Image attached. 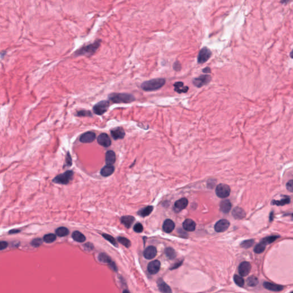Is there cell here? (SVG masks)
I'll use <instances>...</instances> for the list:
<instances>
[{"instance_id":"cell-24","label":"cell","mask_w":293,"mask_h":293,"mask_svg":"<svg viewBox=\"0 0 293 293\" xmlns=\"http://www.w3.org/2000/svg\"><path fill=\"white\" fill-rule=\"evenodd\" d=\"M157 286L160 292L162 293H172L170 287L161 279L157 282Z\"/></svg>"},{"instance_id":"cell-13","label":"cell","mask_w":293,"mask_h":293,"mask_svg":"<svg viewBox=\"0 0 293 293\" xmlns=\"http://www.w3.org/2000/svg\"><path fill=\"white\" fill-rule=\"evenodd\" d=\"M188 200L186 198H182L175 202L174 205V210L175 212L179 213L185 209L188 206Z\"/></svg>"},{"instance_id":"cell-4","label":"cell","mask_w":293,"mask_h":293,"mask_svg":"<svg viewBox=\"0 0 293 293\" xmlns=\"http://www.w3.org/2000/svg\"><path fill=\"white\" fill-rule=\"evenodd\" d=\"M73 172L72 171H67L63 174L57 175L53 179L54 183L60 184H67L72 179Z\"/></svg>"},{"instance_id":"cell-41","label":"cell","mask_w":293,"mask_h":293,"mask_svg":"<svg viewBox=\"0 0 293 293\" xmlns=\"http://www.w3.org/2000/svg\"><path fill=\"white\" fill-rule=\"evenodd\" d=\"M102 235H103V237H104L107 240L108 242H110V243L112 244L114 246H116V247H118V246L116 240H115V239H114L113 236L110 235H108V234H103Z\"/></svg>"},{"instance_id":"cell-29","label":"cell","mask_w":293,"mask_h":293,"mask_svg":"<svg viewBox=\"0 0 293 293\" xmlns=\"http://www.w3.org/2000/svg\"><path fill=\"white\" fill-rule=\"evenodd\" d=\"M290 203V198L289 196H284V198L280 200H273L271 202V205L275 206H284L286 205L289 204Z\"/></svg>"},{"instance_id":"cell-39","label":"cell","mask_w":293,"mask_h":293,"mask_svg":"<svg viewBox=\"0 0 293 293\" xmlns=\"http://www.w3.org/2000/svg\"><path fill=\"white\" fill-rule=\"evenodd\" d=\"M265 248H266V246L260 242L259 243L257 244L254 247V251L256 254H261V253H262L265 250Z\"/></svg>"},{"instance_id":"cell-48","label":"cell","mask_w":293,"mask_h":293,"mask_svg":"<svg viewBox=\"0 0 293 293\" xmlns=\"http://www.w3.org/2000/svg\"><path fill=\"white\" fill-rule=\"evenodd\" d=\"M8 244L6 242H5V241H1L0 242V249L1 250H4L5 248L8 247Z\"/></svg>"},{"instance_id":"cell-50","label":"cell","mask_w":293,"mask_h":293,"mask_svg":"<svg viewBox=\"0 0 293 293\" xmlns=\"http://www.w3.org/2000/svg\"><path fill=\"white\" fill-rule=\"evenodd\" d=\"M202 72L205 73H211V69L209 67H206L202 70Z\"/></svg>"},{"instance_id":"cell-33","label":"cell","mask_w":293,"mask_h":293,"mask_svg":"<svg viewBox=\"0 0 293 293\" xmlns=\"http://www.w3.org/2000/svg\"><path fill=\"white\" fill-rule=\"evenodd\" d=\"M165 254L168 259H175L176 256V253L174 249L171 248H167L165 250Z\"/></svg>"},{"instance_id":"cell-46","label":"cell","mask_w":293,"mask_h":293,"mask_svg":"<svg viewBox=\"0 0 293 293\" xmlns=\"http://www.w3.org/2000/svg\"><path fill=\"white\" fill-rule=\"evenodd\" d=\"M173 68L176 71H180L182 68L181 64L178 61H176L173 65Z\"/></svg>"},{"instance_id":"cell-25","label":"cell","mask_w":293,"mask_h":293,"mask_svg":"<svg viewBox=\"0 0 293 293\" xmlns=\"http://www.w3.org/2000/svg\"><path fill=\"white\" fill-rule=\"evenodd\" d=\"M135 221V218L132 216L127 215L121 218V222L127 228H130Z\"/></svg>"},{"instance_id":"cell-17","label":"cell","mask_w":293,"mask_h":293,"mask_svg":"<svg viewBox=\"0 0 293 293\" xmlns=\"http://www.w3.org/2000/svg\"><path fill=\"white\" fill-rule=\"evenodd\" d=\"M263 286L266 289L270 290L271 291H275V292L281 291L284 289L283 286H282L279 285L277 284H274L269 282H263Z\"/></svg>"},{"instance_id":"cell-40","label":"cell","mask_w":293,"mask_h":293,"mask_svg":"<svg viewBox=\"0 0 293 293\" xmlns=\"http://www.w3.org/2000/svg\"><path fill=\"white\" fill-rule=\"evenodd\" d=\"M254 243V239L246 240L241 243L240 246L244 248H248L252 247Z\"/></svg>"},{"instance_id":"cell-47","label":"cell","mask_w":293,"mask_h":293,"mask_svg":"<svg viewBox=\"0 0 293 293\" xmlns=\"http://www.w3.org/2000/svg\"><path fill=\"white\" fill-rule=\"evenodd\" d=\"M84 248L87 251H91L93 249V245L91 243H87L84 245Z\"/></svg>"},{"instance_id":"cell-51","label":"cell","mask_w":293,"mask_h":293,"mask_svg":"<svg viewBox=\"0 0 293 293\" xmlns=\"http://www.w3.org/2000/svg\"><path fill=\"white\" fill-rule=\"evenodd\" d=\"M20 232V230H16V229H14V230H11L9 233L10 234H16V233H19V232Z\"/></svg>"},{"instance_id":"cell-19","label":"cell","mask_w":293,"mask_h":293,"mask_svg":"<svg viewBox=\"0 0 293 293\" xmlns=\"http://www.w3.org/2000/svg\"><path fill=\"white\" fill-rule=\"evenodd\" d=\"M232 216L236 219H242L246 217V213L242 208L236 207H235L232 211Z\"/></svg>"},{"instance_id":"cell-49","label":"cell","mask_w":293,"mask_h":293,"mask_svg":"<svg viewBox=\"0 0 293 293\" xmlns=\"http://www.w3.org/2000/svg\"><path fill=\"white\" fill-rule=\"evenodd\" d=\"M182 262L183 261H181V262H179L177 263H175V265L174 266H172L171 268L170 269L171 270H174V269H176L177 268H178L179 266H180L182 264Z\"/></svg>"},{"instance_id":"cell-37","label":"cell","mask_w":293,"mask_h":293,"mask_svg":"<svg viewBox=\"0 0 293 293\" xmlns=\"http://www.w3.org/2000/svg\"><path fill=\"white\" fill-rule=\"evenodd\" d=\"M76 115L79 117H92V114L90 110H85L77 111Z\"/></svg>"},{"instance_id":"cell-42","label":"cell","mask_w":293,"mask_h":293,"mask_svg":"<svg viewBox=\"0 0 293 293\" xmlns=\"http://www.w3.org/2000/svg\"><path fill=\"white\" fill-rule=\"evenodd\" d=\"M42 243V240L40 238H36L34 239L31 242V244L33 246V247H35V248H37V247H39L40 246H41Z\"/></svg>"},{"instance_id":"cell-22","label":"cell","mask_w":293,"mask_h":293,"mask_svg":"<svg viewBox=\"0 0 293 293\" xmlns=\"http://www.w3.org/2000/svg\"><path fill=\"white\" fill-rule=\"evenodd\" d=\"M174 91L178 93H186L189 90V88L187 86H184V83L181 81L176 82L175 84H174Z\"/></svg>"},{"instance_id":"cell-45","label":"cell","mask_w":293,"mask_h":293,"mask_svg":"<svg viewBox=\"0 0 293 293\" xmlns=\"http://www.w3.org/2000/svg\"><path fill=\"white\" fill-rule=\"evenodd\" d=\"M72 157H71V156L69 153V152H68L67 153V156H66V159H65V162H66V164H67V166H71L72 165Z\"/></svg>"},{"instance_id":"cell-35","label":"cell","mask_w":293,"mask_h":293,"mask_svg":"<svg viewBox=\"0 0 293 293\" xmlns=\"http://www.w3.org/2000/svg\"><path fill=\"white\" fill-rule=\"evenodd\" d=\"M56 239V235H54V234H46L45 235H44V238H43L44 241L47 243H52V242H54V241H55Z\"/></svg>"},{"instance_id":"cell-30","label":"cell","mask_w":293,"mask_h":293,"mask_svg":"<svg viewBox=\"0 0 293 293\" xmlns=\"http://www.w3.org/2000/svg\"><path fill=\"white\" fill-rule=\"evenodd\" d=\"M279 238V236L278 235H272V236H267L266 238H264L261 241V243L263 244L264 245L266 246L267 244L273 243L276 240Z\"/></svg>"},{"instance_id":"cell-16","label":"cell","mask_w":293,"mask_h":293,"mask_svg":"<svg viewBox=\"0 0 293 293\" xmlns=\"http://www.w3.org/2000/svg\"><path fill=\"white\" fill-rule=\"evenodd\" d=\"M157 254V250L154 246H149L146 248L143 252V255L145 258L147 259H152L156 256Z\"/></svg>"},{"instance_id":"cell-11","label":"cell","mask_w":293,"mask_h":293,"mask_svg":"<svg viewBox=\"0 0 293 293\" xmlns=\"http://www.w3.org/2000/svg\"><path fill=\"white\" fill-rule=\"evenodd\" d=\"M96 139V134L92 131L85 132L80 137V141L83 143H89L94 141Z\"/></svg>"},{"instance_id":"cell-26","label":"cell","mask_w":293,"mask_h":293,"mask_svg":"<svg viewBox=\"0 0 293 293\" xmlns=\"http://www.w3.org/2000/svg\"><path fill=\"white\" fill-rule=\"evenodd\" d=\"M116 162V154L113 151H108L106 154V162L108 165H113Z\"/></svg>"},{"instance_id":"cell-38","label":"cell","mask_w":293,"mask_h":293,"mask_svg":"<svg viewBox=\"0 0 293 293\" xmlns=\"http://www.w3.org/2000/svg\"><path fill=\"white\" fill-rule=\"evenodd\" d=\"M234 281L236 283V285L239 287H243L244 285V280L242 276H239L238 275H235L234 276Z\"/></svg>"},{"instance_id":"cell-18","label":"cell","mask_w":293,"mask_h":293,"mask_svg":"<svg viewBox=\"0 0 293 293\" xmlns=\"http://www.w3.org/2000/svg\"><path fill=\"white\" fill-rule=\"evenodd\" d=\"M183 228L187 231H194L196 228V223L191 219H187L183 223Z\"/></svg>"},{"instance_id":"cell-36","label":"cell","mask_w":293,"mask_h":293,"mask_svg":"<svg viewBox=\"0 0 293 293\" xmlns=\"http://www.w3.org/2000/svg\"><path fill=\"white\" fill-rule=\"evenodd\" d=\"M118 242L122 244L126 248H130L131 245L130 240L128 239L127 238H126L125 237L119 236L118 238Z\"/></svg>"},{"instance_id":"cell-14","label":"cell","mask_w":293,"mask_h":293,"mask_svg":"<svg viewBox=\"0 0 293 293\" xmlns=\"http://www.w3.org/2000/svg\"><path fill=\"white\" fill-rule=\"evenodd\" d=\"M160 268V262L159 261L155 260L149 263L147 267V270L149 273L151 274H156L159 272Z\"/></svg>"},{"instance_id":"cell-21","label":"cell","mask_w":293,"mask_h":293,"mask_svg":"<svg viewBox=\"0 0 293 293\" xmlns=\"http://www.w3.org/2000/svg\"><path fill=\"white\" fill-rule=\"evenodd\" d=\"M232 207L231 203L229 200L226 199L222 200L220 204V209L222 213H227L230 211Z\"/></svg>"},{"instance_id":"cell-23","label":"cell","mask_w":293,"mask_h":293,"mask_svg":"<svg viewBox=\"0 0 293 293\" xmlns=\"http://www.w3.org/2000/svg\"><path fill=\"white\" fill-rule=\"evenodd\" d=\"M114 168L113 165H108L103 167L101 171L100 174L104 177H107L112 175L114 172Z\"/></svg>"},{"instance_id":"cell-56","label":"cell","mask_w":293,"mask_h":293,"mask_svg":"<svg viewBox=\"0 0 293 293\" xmlns=\"http://www.w3.org/2000/svg\"><path fill=\"white\" fill-rule=\"evenodd\" d=\"M293 293V291H292V292H291V293Z\"/></svg>"},{"instance_id":"cell-1","label":"cell","mask_w":293,"mask_h":293,"mask_svg":"<svg viewBox=\"0 0 293 293\" xmlns=\"http://www.w3.org/2000/svg\"><path fill=\"white\" fill-rule=\"evenodd\" d=\"M166 83L163 78H156L143 82L141 85V89L145 91H155L163 87Z\"/></svg>"},{"instance_id":"cell-6","label":"cell","mask_w":293,"mask_h":293,"mask_svg":"<svg viewBox=\"0 0 293 293\" xmlns=\"http://www.w3.org/2000/svg\"><path fill=\"white\" fill-rule=\"evenodd\" d=\"M110 107V101L102 100L96 104L93 108V112L97 115H102L107 112Z\"/></svg>"},{"instance_id":"cell-34","label":"cell","mask_w":293,"mask_h":293,"mask_svg":"<svg viewBox=\"0 0 293 293\" xmlns=\"http://www.w3.org/2000/svg\"><path fill=\"white\" fill-rule=\"evenodd\" d=\"M247 284L250 287H255L258 284V279L255 276H251L247 279Z\"/></svg>"},{"instance_id":"cell-52","label":"cell","mask_w":293,"mask_h":293,"mask_svg":"<svg viewBox=\"0 0 293 293\" xmlns=\"http://www.w3.org/2000/svg\"><path fill=\"white\" fill-rule=\"evenodd\" d=\"M274 219V213H273V212H271V213H270V218H269V220H270V222H271L273 221Z\"/></svg>"},{"instance_id":"cell-31","label":"cell","mask_w":293,"mask_h":293,"mask_svg":"<svg viewBox=\"0 0 293 293\" xmlns=\"http://www.w3.org/2000/svg\"><path fill=\"white\" fill-rule=\"evenodd\" d=\"M98 259L100 262L104 263H108L109 265H110L112 263L114 262L110 259V257L105 253L100 254L98 256Z\"/></svg>"},{"instance_id":"cell-9","label":"cell","mask_w":293,"mask_h":293,"mask_svg":"<svg viewBox=\"0 0 293 293\" xmlns=\"http://www.w3.org/2000/svg\"><path fill=\"white\" fill-rule=\"evenodd\" d=\"M230 223L226 219H221L218 221L215 225V230L218 232H225L230 227Z\"/></svg>"},{"instance_id":"cell-20","label":"cell","mask_w":293,"mask_h":293,"mask_svg":"<svg viewBox=\"0 0 293 293\" xmlns=\"http://www.w3.org/2000/svg\"><path fill=\"white\" fill-rule=\"evenodd\" d=\"M175 225L174 222L171 219H166L164 222L163 230L164 232L170 233L174 230Z\"/></svg>"},{"instance_id":"cell-54","label":"cell","mask_w":293,"mask_h":293,"mask_svg":"<svg viewBox=\"0 0 293 293\" xmlns=\"http://www.w3.org/2000/svg\"><path fill=\"white\" fill-rule=\"evenodd\" d=\"M123 293H130V292H129V291H128V290H124V291H123Z\"/></svg>"},{"instance_id":"cell-43","label":"cell","mask_w":293,"mask_h":293,"mask_svg":"<svg viewBox=\"0 0 293 293\" xmlns=\"http://www.w3.org/2000/svg\"><path fill=\"white\" fill-rule=\"evenodd\" d=\"M133 230L137 233H140L143 231V226L140 223H137L133 227Z\"/></svg>"},{"instance_id":"cell-2","label":"cell","mask_w":293,"mask_h":293,"mask_svg":"<svg viewBox=\"0 0 293 293\" xmlns=\"http://www.w3.org/2000/svg\"><path fill=\"white\" fill-rule=\"evenodd\" d=\"M101 41L100 40H97L95 41V42L93 43H91V44H88L87 45L82 46L79 50H76L74 54L75 56H92V54L95 53L97 50H98L99 46L100 45Z\"/></svg>"},{"instance_id":"cell-55","label":"cell","mask_w":293,"mask_h":293,"mask_svg":"<svg viewBox=\"0 0 293 293\" xmlns=\"http://www.w3.org/2000/svg\"><path fill=\"white\" fill-rule=\"evenodd\" d=\"M291 218H292L293 219V213L291 214Z\"/></svg>"},{"instance_id":"cell-53","label":"cell","mask_w":293,"mask_h":293,"mask_svg":"<svg viewBox=\"0 0 293 293\" xmlns=\"http://www.w3.org/2000/svg\"><path fill=\"white\" fill-rule=\"evenodd\" d=\"M290 56L291 58H293V50H291V52H290Z\"/></svg>"},{"instance_id":"cell-5","label":"cell","mask_w":293,"mask_h":293,"mask_svg":"<svg viewBox=\"0 0 293 293\" xmlns=\"http://www.w3.org/2000/svg\"><path fill=\"white\" fill-rule=\"evenodd\" d=\"M230 187L226 184L221 183L218 184L215 189V193L217 196L222 199L227 198L230 194Z\"/></svg>"},{"instance_id":"cell-28","label":"cell","mask_w":293,"mask_h":293,"mask_svg":"<svg viewBox=\"0 0 293 293\" xmlns=\"http://www.w3.org/2000/svg\"><path fill=\"white\" fill-rule=\"evenodd\" d=\"M153 209V207L151 206H147L145 208H143L142 209L139 210L138 211V215H140L142 217H145L147 216H149L152 213V211Z\"/></svg>"},{"instance_id":"cell-12","label":"cell","mask_w":293,"mask_h":293,"mask_svg":"<svg viewBox=\"0 0 293 293\" xmlns=\"http://www.w3.org/2000/svg\"><path fill=\"white\" fill-rule=\"evenodd\" d=\"M97 142L99 144L104 147H108L111 144L110 137L107 133H101L97 137Z\"/></svg>"},{"instance_id":"cell-15","label":"cell","mask_w":293,"mask_h":293,"mask_svg":"<svg viewBox=\"0 0 293 293\" xmlns=\"http://www.w3.org/2000/svg\"><path fill=\"white\" fill-rule=\"evenodd\" d=\"M110 133L112 137L114 138V140L122 139L125 136V131L122 128V127H117L113 130H111Z\"/></svg>"},{"instance_id":"cell-44","label":"cell","mask_w":293,"mask_h":293,"mask_svg":"<svg viewBox=\"0 0 293 293\" xmlns=\"http://www.w3.org/2000/svg\"><path fill=\"white\" fill-rule=\"evenodd\" d=\"M286 187L287 190L291 192H293V180H290L286 183Z\"/></svg>"},{"instance_id":"cell-7","label":"cell","mask_w":293,"mask_h":293,"mask_svg":"<svg viewBox=\"0 0 293 293\" xmlns=\"http://www.w3.org/2000/svg\"><path fill=\"white\" fill-rule=\"evenodd\" d=\"M211 80V76L209 75H202L198 77L194 78L192 80V83L196 87L202 88V87L209 84Z\"/></svg>"},{"instance_id":"cell-10","label":"cell","mask_w":293,"mask_h":293,"mask_svg":"<svg viewBox=\"0 0 293 293\" xmlns=\"http://www.w3.org/2000/svg\"><path fill=\"white\" fill-rule=\"evenodd\" d=\"M251 269V264L248 262L241 263L238 267V272L240 276L246 277L250 273Z\"/></svg>"},{"instance_id":"cell-32","label":"cell","mask_w":293,"mask_h":293,"mask_svg":"<svg viewBox=\"0 0 293 293\" xmlns=\"http://www.w3.org/2000/svg\"><path fill=\"white\" fill-rule=\"evenodd\" d=\"M56 234L60 237L67 236L69 234V230L65 227H60L56 230Z\"/></svg>"},{"instance_id":"cell-3","label":"cell","mask_w":293,"mask_h":293,"mask_svg":"<svg viewBox=\"0 0 293 293\" xmlns=\"http://www.w3.org/2000/svg\"><path fill=\"white\" fill-rule=\"evenodd\" d=\"M108 99L114 103H130L135 100L134 96L126 93H112L108 96Z\"/></svg>"},{"instance_id":"cell-27","label":"cell","mask_w":293,"mask_h":293,"mask_svg":"<svg viewBox=\"0 0 293 293\" xmlns=\"http://www.w3.org/2000/svg\"><path fill=\"white\" fill-rule=\"evenodd\" d=\"M72 236L74 240L80 243H83L86 240V238L84 236V234L78 231H75L73 232Z\"/></svg>"},{"instance_id":"cell-8","label":"cell","mask_w":293,"mask_h":293,"mask_svg":"<svg viewBox=\"0 0 293 293\" xmlns=\"http://www.w3.org/2000/svg\"><path fill=\"white\" fill-rule=\"evenodd\" d=\"M212 56V52L207 47L203 48L199 52L198 62L200 64H204L208 61Z\"/></svg>"}]
</instances>
